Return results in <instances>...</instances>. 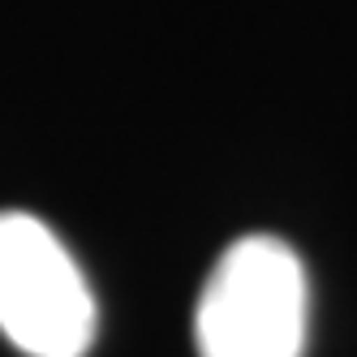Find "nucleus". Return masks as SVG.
<instances>
[{"label": "nucleus", "instance_id": "obj_1", "mask_svg": "<svg viewBox=\"0 0 357 357\" xmlns=\"http://www.w3.org/2000/svg\"><path fill=\"white\" fill-rule=\"evenodd\" d=\"M305 327L310 284L293 245L254 233L220 254L194 314L198 357H301Z\"/></svg>", "mask_w": 357, "mask_h": 357}, {"label": "nucleus", "instance_id": "obj_2", "mask_svg": "<svg viewBox=\"0 0 357 357\" xmlns=\"http://www.w3.org/2000/svg\"><path fill=\"white\" fill-rule=\"evenodd\" d=\"M95 293L65 241L39 215L0 211V331L26 357H86Z\"/></svg>", "mask_w": 357, "mask_h": 357}]
</instances>
